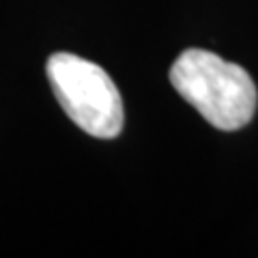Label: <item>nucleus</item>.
<instances>
[{
	"mask_svg": "<svg viewBox=\"0 0 258 258\" xmlns=\"http://www.w3.org/2000/svg\"><path fill=\"white\" fill-rule=\"evenodd\" d=\"M47 78L67 116L95 138H116L123 129V99L112 78L86 58L58 52L47 58Z\"/></svg>",
	"mask_w": 258,
	"mask_h": 258,
	"instance_id": "obj_2",
	"label": "nucleus"
},
{
	"mask_svg": "<svg viewBox=\"0 0 258 258\" xmlns=\"http://www.w3.org/2000/svg\"><path fill=\"white\" fill-rule=\"evenodd\" d=\"M170 84L209 125L222 132L245 127L256 112L258 93L249 74L209 50H185L170 69Z\"/></svg>",
	"mask_w": 258,
	"mask_h": 258,
	"instance_id": "obj_1",
	"label": "nucleus"
}]
</instances>
